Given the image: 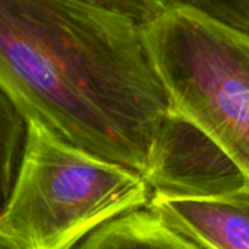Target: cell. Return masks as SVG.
I'll return each mask as SVG.
<instances>
[{
	"instance_id": "cell-1",
	"label": "cell",
	"mask_w": 249,
	"mask_h": 249,
	"mask_svg": "<svg viewBox=\"0 0 249 249\" xmlns=\"http://www.w3.org/2000/svg\"><path fill=\"white\" fill-rule=\"evenodd\" d=\"M0 88L28 121L143 178L172 112L143 26L80 0H0Z\"/></svg>"
},
{
	"instance_id": "cell-2",
	"label": "cell",
	"mask_w": 249,
	"mask_h": 249,
	"mask_svg": "<svg viewBox=\"0 0 249 249\" xmlns=\"http://www.w3.org/2000/svg\"><path fill=\"white\" fill-rule=\"evenodd\" d=\"M137 172L93 156L28 121L23 160L0 233L18 249H74L105 223L146 209Z\"/></svg>"
},
{
	"instance_id": "cell-3",
	"label": "cell",
	"mask_w": 249,
	"mask_h": 249,
	"mask_svg": "<svg viewBox=\"0 0 249 249\" xmlns=\"http://www.w3.org/2000/svg\"><path fill=\"white\" fill-rule=\"evenodd\" d=\"M143 32L172 111L249 182V34L179 6H169Z\"/></svg>"
},
{
	"instance_id": "cell-4",
	"label": "cell",
	"mask_w": 249,
	"mask_h": 249,
	"mask_svg": "<svg viewBox=\"0 0 249 249\" xmlns=\"http://www.w3.org/2000/svg\"><path fill=\"white\" fill-rule=\"evenodd\" d=\"M152 194L217 196L249 184L235 163L196 125L171 112L144 178Z\"/></svg>"
},
{
	"instance_id": "cell-5",
	"label": "cell",
	"mask_w": 249,
	"mask_h": 249,
	"mask_svg": "<svg viewBox=\"0 0 249 249\" xmlns=\"http://www.w3.org/2000/svg\"><path fill=\"white\" fill-rule=\"evenodd\" d=\"M146 210L200 249H249V184L217 196L152 194Z\"/></svg>"
},
{
	"instance_id": "cell-6",
	"label": "cell",
	"mask_w": 249,
	"mask_h": 249,
	"mask_svg": "<svg viewBox=\"0 0 249 249\" xmlns=\"http://www.w3.org/2000/svg\"><path fill=\"white\" fill-rule=\"evenodd\" d=\"M74 249H200L146 209L125 213L95 232Z\"/></svg>"
},
{
	"instance_id": "cell-7",
	"label": "cell",
	"mask_w": 249,
	"mask_h": 249,
	"mask_svg": "<svg viewBox=\"0 0 249 249\" xmlns=\"http://www.w3.org/2000/svg\"><path fill=\"white\" fill-rule=\"evenodd\" d=\"M28 139V120L0 88V213L18 178Z\"/></svg>"
},
{
	"instance_id": "cell-8",
	"label": "cell",
	"mask_w": 249,
	"mask_h": 249,
	"mask_svg": "<svg viewBox=\"0 0 249 249\" xmlns=\"http://www.w3.org/2000/svg\"><path fill=\"white\" fill-rule=\"evenodd\" d=\"M171 6L196 10L249 34V0H171Z\"/></svg>"
},
{
	"instance_id": "cell-9",
	"label": "cell",
	"mask_w": 249,
	"mask_h": 249,
	"mask_svg": "<svg viewBox=\"0 0 249 249\" xmlns=\"http://www.w3.org/2000/svg\"><path fill=\"white\" fill-rule=\"evenodd\" d=\"M146 26L171 6V0H80Z\"/></svg>"
},
{
	"instance_id": "cell-10",
	"label": "cell",
	"mask_w": 249,
	"mask_h": 249,
	"mask_svg": "<svg viewBox=\"0 0 249 249\" xmlns=\"http://www.w3.org/2000/svg\"><path fill=\"white\" fill-rule=\"evenodd\" d=\"M0 249H18L12 241H9L4 235L0 233Z\"/></svg>"
}]
</instances>
